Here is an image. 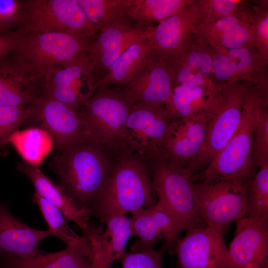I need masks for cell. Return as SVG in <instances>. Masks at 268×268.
<instances>
[{"instance_id": "cell-8", "label": "cell", "mask_w": 268, "mask_h": 268, "mask_svg": "<svg viewBox=\"0 0 268 268\" xmlns=\"http://www.w3.org/2000/svg\"><path fill=\"white\" fill-rule=\"evenodd\" d=\"M132 106L123 91L100 87L78 114L92 141L100 146L114 148L120 147Z\"/></svg>"}, {"instance_id": "cell-40", "label": "cell", "mask_w": 268, "mask_h": 268, "mask_svg": "<svg viewBox=\"0 0 268 268\" xmlns=\"http://www.w3.org/2000/svg\"><path fill=\"white\" fill-rule=\"evenodd\" d=\"M23 11V0H0V35L20 26Z\"/></svg>"}, {"instance_id": "cell-39", "label": "cell", "mask_w": 268, "mask_h": 268, "mask_svg": "<svg viewBox=\"0 0 268 268\" xmlns=\"http://www.w3.org/2000/svg\"><path fill=\"white\" fill-rule=\"evenodd\" d=\"M166 249L154 248L133 253L124 252L120 260L121 268H163L162 257Z\"/></svg>"}, {"instance_id": "cell-26", "label": "cell", "mask_w": 268, "mask_h": 268, "mask_svg": "<svg viewBox=\"0 0 268 268\" xmlns=\"http://www.w3.org/2000/svg\"><path fill=\"white\" fill-rule=\"evenodd\" d=\"M219 91L204 87L176 86L165 108L173 120L211 119Z\"/></svg>"}, {"instance_id": "cell-33", "label": "cell", "mask_w": 268, "mask_h": 268, "mask_svg": "<svg viewBox=\"0 0 268 268\" xmlns=\"http://www.w3.org/2000/svg\"><path fill=\"white\" fill-rule=\"evenodd\" d=\"M249 181L246 217L268 218V165L259 168Z\"/></svg>"}, {"instance_id": "cell-3", "label": "cell", "mask_w": 268, "mask_h": 268, "mask_svg": "<svg viewBox=\"0 0 268 268\" xmlns=\"http://www.w3.org/2000/svg\"><path fill=\"white\" fill-rule=\"evenodd\" d=\"M20 32L12 58L41 84L45 75L52 68L67 65L87 55L93 42L92 37L84 35Z\"/></svg>"}, {"instance_id": "cell-38", "label": "cell", "mask_w": 268, "mask_h": 268, "mask_svg": "<svg viewBox=\"0 0 268 268\" xmlns=\"http://www.w3.org/2000/svg\"><path fill=\"white\" fill-rule=\"evenodd\" d=\"M210 119H180L171 123L169 132L186 137L202 146L204 144Z\"/></svg>"}, {"instance_id": "cell-31", "label": "cell", "mask_w": 268, "mask_h": 268, "mask_svg": "<svg viewBox=\"0 0 268 268\" xmlns=\"http://www.w3.org/2000/svg\"><path fill=\"white\" fill-rule=\"evenodd\" d=\"M98 31L113 25H130V13L134 0H77Z\"/></svg>"}, {"instance_id": "cell-14", "label": "cell", "mask_w": 268, "mask_h": 268, "mask_svg": "<svg viewBox=\"0 0 268 268\" xmlns=\"http://www.w3.org/2000/svg\"><path fill=\"white\" fill-rule=\"evenodd\" d=\"M175 247L179 268H228L223 236L206 226L187 229Z\"/></svg>"}, {"instance_id": "cell-19", "label": "cell", "mask_w": 268, "mask_h": 268, "mask_svg": "<svg viewBox=\"0 0 268 268\" xmlns=\"http://www.w3.org/2000/svg\"><path fill=\"white\" fill-rule=\"evenodd\" d=\"M245 0L235 14L210 23H200L193 37L209 47L227 50L247 48L257 51L254 32L246 10Z\"/></svg>"}, {"instance_id": "cell-6", "label": "cell", "mask_w": 268, "mask_h": 268, "mask_svg": "<svg viewBox=\"0 0 268 268\" xmlns=\"http://www.w3.org/2000/svg\"><path fill=\"white\" fill-rule=\"evenodd\" d=\"M151 172L157 203L175 217L185 230L205 226L201 219L192 189L193 174L183 164L158 155Z\"/></svg>"}, {"instance_id": "cell-2", "label": "cell", "mask_w": 268, "mask_h": 268, "mask_svg": "<svg viewBox=\"0 0 268 268\" xmlns=\"http://www.w3.org/2000/svg\"><path fill=\"white\" fill-rule=\"evenodd\" d=\"M152 180L144 166L133 158L122 159L111 169L92 209L104 223L109 216L133 213L156 204Z\"/></svg>"}, {"instance_id": "cell-15", "label": "cell", "mask_w": 268, "mask_h": 268, "mask_svg": "<svg viewBox=\"0 0 268 268\" xmlns=\"http://www.w3.org/2000/svg\"><path fill=\"white\" fill-rule=\"evenodd\" d=\"M236 222L228 268H268V218L244 216Z\"/></svg>"}, {"instance_id": "cell-12", "label": "cell", "mask_w": 268, "mask_h": 268, "mask_svg": "<svg viewBox=\"0 0 268 268\" xmlns=\"http://www.w3.org/2000/svg\"><path fill=\"white\" fill-rule=\"evenodd\" d=\"M96 82L93 64L86 55L49 71L42 80L41 97L61 102L78 112L93 95Z\"/></svg>"}, {"instance_id": "cell-11", "label": "cell", "mask_w": 268, "mask_h": 268, "mask_svg": "<svg viewBox=\"0 0 268 268\" xmlns=\"http://www.w3.org/2000/svg\"><path fill=\"white\" fill-rule=\"evenodd\" d=\"M209 47L213 80L219 90L236 81H246L256 90L261 102L268 103V61L247 48Z\"/></svg>"}, {"instance_id": "cell-9", "label": "cell", "mask_w": 268, "mask_h": 268, "mask_svg": "<svg viewBox=\"0 0 268 268\" xmlns=\"http://www.w3.org/2000/svg\"><path fill=\"white\" fill-rule=\"evenodd\" d=\"M22 33L58 32L92 38L98 30L90 22L77 0H23Z\"/></svg>"}, {"instance_id": "cell-28", "label": "cell", "mask_w": 268, "mask_h": 268, "mask_svg": "<svg viewBox=\"0 0 268 268\" xmlns=\"http://www.w3.org/2000/svg\"><path fill=\"white\" fill-rule=\"evenodd\" d=\"M32 199L39 208L52 235L59 238L68 247L78 252L92 263L95 258V253L88 239L73 231L60 210L36 192L33 194Z\"/></svg>"}, {"instance_id": "cell-21", "label": "cell", "mask_w": 268, "mask_h": 268, "mask_svg": "<svg viewBox=\"0 0 268 268\" xmlns=\"http://www.w3.org/2000/svg\"><path fill=\"white\" fill-rule=\"evenodd\" d=\"M174 87H204L219 90L213 77V66L209 47L193 38L184 52L167 67Z\"/></svg>"}, {"instance_id": "cell-25", "label": "cell", "mask_w": 268, "mask_h": 268, "mask_svg": "<svg viewBox=\"0 0 268 268\" xmlns=\"http://www.w3.org/2000/svg\"><path fill=\"white\" fill-rule=\"evenodd\" d=\"M155 57L148 36L136 41L111 65L106 74L97 81L95 90L100 87H109L113 84L125 85L129 83Z\"/></svg>"}, {"instance_id": "cell-7", "label": "cell", "mask_w": 268, "mask_h": 268, "mask_svg": "<svg viewBox=\"0 0 268 268\" xmlns=\"http://www.w3.org/2000/svg\"><path fill=\"white\" fill-rule=\"evenodd\" d=\"M252 86L251 83L239 80L219 91L215 110L208 124L204 144L197 158L188 167L193 175L210 164L236 131Z\"/></svg>"}, {"instance_id": "cell-10", "label": "cell", "mask_w": 268, "mask_h": 268, "mask_svg": "<svg viewBox=\"0 0 268 268\" xmlns=\"http://www.w3.org/2000/svg\"><path fill=\"white\" fill-rule=\"evenodd\" d=\"M173 120L165 106L137 103L132 105L120 147L143 158L160 154Z\"/></svg>"}, {"instance_id": "cell-34", "label": "cell", "mask_w": 268, "mask_h": 268, "mask_svg": "<svg viewBox=\"0 0 268 268\" xmlns=\"http://www.w3.org/2000/svg\"><path fill=\"white\" fill-rule=\"evenodd\" d=\"M34 104L23 106H0V155L7 153L10 145L8 142L10 135L22 125L31 121L34 114Z\"/></svg>"}, {"instance_id": "cell-13", "label": "cell", "mask_w": 268, "mask_h": 268, "mask_svg": "<svg viewBox=\"0 0 268 268\" xmlns=\"http://www.w3.org/2000/svg\"><path fill=\"white\" fill-rule=\"evenodd\" d=\"M200 23V11L194 0L156 26L148 27V37L156 59L167 67L171 65L189 45Z\"/></svg>"}, {"instance_id": "cell-16", "label": "cell", "mask_w": 268, "mask_h": 268, "mask_svg": "<svg viewBox=\"0 0 268 268\" xmlns=\"http://www.w3.org/2000/svg\"><path fill=\"white\" fill-rule=\"evenodd\" d=\"M31 121L38 124L62 150L88 137L85 125L78 112L59 101L40 97L34 104Z\"/></svg>"}, {"instance_id": "cell-5", "label": "cell", "mask_w": 268, "mask_h": 268, "mask_svg": "<svg viewBox=\"0 0 268 268\" xmlns=\"http://www.w3.org/2000/svg\"><path fill=\"white\" fill-rule=\"evenodd\" d=\"M260 109V97L252 86L236 131L210 164L192 176V182L214 178H250L253 167L254 131Z\"/></svg>"}, {"instance_id": "cell-36", "label": "cell", "mask_w": 268, "mask_h": 268, "mask_svg": "<svg viewBox=\"0 0 268 268\" xmlns=\"http://www.w3.org/2000/svg\"><path fill=\"white\" fill-rule=\"evenodd\" d=\"M253 163L259 168L268 165V105L261 102L254 131Z\"/></svg>"}, {"instance_id": "cell-18", "label": "cell", "mask_w": 268, "mask_h": 268, "mask_svg": "<svg viewBox=\"0 0 268 268\" xmlns=\"http://www.w3.org/2000/svg\"><path fill=\"white\" fill-rule=\"evenodd\" d=\"M131 217L134 235L138 239L133 246V252L154 248V244L164 239L166 250L175 248L184 226L164 207L156 204L140 209Z\"/></svg>"}, {"instance_id": "cell-24", "label": "cell", "mask_w": 268, "mask_h": 268, "mask_svg": "<svg viewBox=\"0 0 268 268\" xmlns=\"http://www.w3.org/2000/svg\"><path fill=\"white\" fill-rule=\"evenodd\" d=\"M41 96V82L12 58L0 61V106L34 104Z\"/></svg>"}, {"instance_id": "cell-35", "label": "cell", "mask_w": 268, "mask_h": 268, "mask_svg": "<svg viewBox=\"0 0 268 268\" xmlns=\"http://www.w3.org/2000/svg\"><path fill=\"white\" fill-rule=\"evenodd\" d=\"M245 5L254 32L257 52L268 61V1H246Z\"/></svg>"}, {"instance_id": "cell-29", "label": "cell", "mask_w": 268, "mask_h": 268, "mask_svg": "<svg viewBox=\"0 0 268 268\" xmlns=\"http://www.w3.org/2000/svg\"><path fill=\"white\" fill-rule=\"evenodd\" d=\"M0 268H97L76 250L67 247L64 250L43 253L28 260L9 255H0Z\"/></svg>"}, {"instance_id": "cell-20", "label": "cell", "mask_w": 268, "mask_h": 268, "mask_svg": "<svg viewBox=\"0 0 268 268\" xmlns=\"http://www.w3.org/2000/svg\"><path fill=\"white\" fill-rule=\"evenodd\" d=\"M49 236L53 235L49 230L33 229L19 221L0 201V255L32 259L42 253L39 245Z\"/></svg>"}, {"instance_id": "cell-17", "label": "cell", "mask_w": 268, "mask_h": 268, "mask_svg": "<svg viewBox=\"0 0 268 268\" xmlns=\"http://www.w3.org/2000/svg\"><path fill=\"white\" fill-rule=\"evenodd\" d=\"M17 169L30 180L35 192L53 204L66 219L72 221L79 227L82 235L92 246L96 244L102 230L90 224L91 211L78 207L62 187L45 175L39 167L22 160L18 162Z\"/></svg>"}, {"instance_id": "cell-23", "label": "cell", "mask_w": 268, "mask_h": 268, "mask_svg": "<svg viewBox=\"0 0 268 268\" xmlns=\"http://www.w3.org/2000/svg\"><path fill=\"white\" fill-rule=\"evenodd\" d=\"M148 35V28L142 29L128 24L113 25L100 31L87 54L93 64L94 72H105V74L111 65L129 47Z\"/></svg>"}, {"instance_id": "cell-22", "label": "cell", "mask_w": 268, "mask_h": 268, "mask_svg": "<svg viewBox=\"0 0 268 268\" xmlns=\"http://www.w3.org/2000/svg\"><path fill=\"white\" fill-rule=\"evenodd\" d=\"M124 86L123 92L132 106L143 103L165 106L174 87L170 70L156 57L136 78Z\"/></svg>"}, {"instance_id": "cell-4", "label": "cell", "mask_w": 268, "mask_h": 268, "mask_svg": "<svg viewBox=\"0 0 268 268\" xmlns=\"http://www.w3.org/2000/svg\"><path fill=\"white\" fill-rule=\"evenodd\" d=\"M250 179L214 178L192 182L197 211L205 226L223 236L232 223L245 216Z\"/></svg>"}, {"instance_id": "cell-30", "label": "cell", "mask_w": 268, "mask_h": 268, "mask_svg": "<svg viewBox=\"0 0 268 268\" xmlns=\"http://www.w3.org/2000/svg\"><path fill=\"white\" fill-rule=\"evenodd\" d=\"M22 160L39 167L51 152L54 142L50 134L39 127H34L13 133L8 139Z\"/></svg>"}, {"instance_id": "cell-41", "label": "cell", "mask_w": 268, "mask_h": 268, "mask_svg": "<svg viewBox=\"0 0 268 268\" xmlns=\"http://www.w3.org/2000/svg\"><path fill=\"white\" fill-rule=\"evenodd\" d=\"M20 35L18 29L0 35V61L15 50Z\"/></svg>"}, {"instance_id": "cell-32", "label": "cell", "mask_w": 268, "mask_h": 268, "mask_svg": "<svg viewBox=\"0 0 268 268\" xmlns=\"http://www.w3.org/2000/svg\"><path fill=\"white\" fill-rule=\"evenodd\" d=\"M194 0H134L130 13L135 27L145 29L172 15Z\"/></svg>"}, {"instance_id": "cell-1", "label": "cell", "mask_w": 268, "mask_h": 268, "mask_svg": "<svg viewBox=\"0 0 268 268\" xmlns=\"http://www.w3.org/2000/svg\"><path fill=\"white\" fill-rule=\"evenodd\" d=\"M49 166L75 204L91 212L111 171L100 146L87 138L58 150Z\"/></svg>"}, {"instance_id": "cell-27", "label": "cell", "mask_w": 268, "mask_h": 268, "mask_svg": "<svg viewBox=\"0 0 268 268\" xmlns=\"http://www.w3.org/2000/svg\"><path fill=\"white\" fill-rule=\"evenodd\" d=\"M106 227L100 233L92 263L98 268H110L120 260L130 237L134 235L131 219L127 214L111 215L104 221Z\"/></svg>"}, {"instance_id": "cell-37", "label": "cell", "mask_w": 268, "mask_h": 268, "mask_svg": "<svg viewBox=\"0 0 268 268\" xmlns=\"http://www.w3.org/2000/svg\"><path fill=\"white\" fill-rule=\"evenodd\" d=\"M244 1L239 0H196L200 14V23H212L233 15L240 10Z\"/></svg>"}]
</instances>
